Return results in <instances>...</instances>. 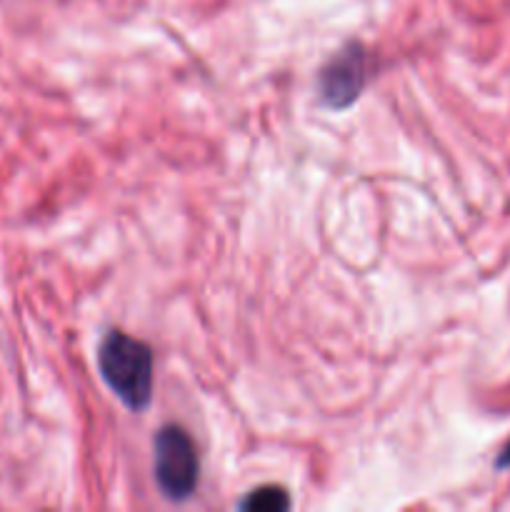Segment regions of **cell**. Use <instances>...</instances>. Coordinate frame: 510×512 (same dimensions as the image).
<instances>
[{
	"mask_svg": "<svg viewBox=\"0 0 510 512\" xmlns=\"http://www.w3.org/2000/svg\"><path fill=\"white\" fill-rule=\"evenodd\" d=\"M98 368L125 408L135 413L148 408L153 398V350L148 345L113 330L100 343Z\"/></svg>",
	"mask_w": 510,
	"mask_h": 512,
	"instance_id": "cell-1",
	"label": "cell"
},
{
	"mask_svg": "<svg viewBox=\"0 0 510 512\" xmlns=\"http://www.w3.org/2000/svg\"><path fill=\"white\" fill-rule=\"evenodd\" d=\"M155 480L170 500H188L198 488V453L193 440L178 425H163L153 440Z\"/></svg>",
	"mask_w": 510,
	"mask_h": 512,
	"instance_id": "cell-2",
	"label": "cell"
},
{
	"mask_svg": "<svg viewBox=\"0 0 510 512\" xmlns=\"http://www.w3.org/2000/svg\"><path fill=\"white\" fill-rule=\"evenodd\" d=\"M365 80H368V58H365L363 45L350 43L348 48L338 50L320 70V100L330 108H348L358 100Z\"/></svg>",
	"mask_w": 510,
	"mask_h": 512,
	"instance_id": "cell-3",
	"label": "cell"
},
{
	"mask_svg": "<svg viewBox=\"0 0 510 512\" xmlns=\"http://www.w3.org/2000/svg\"><path fill=\"white\" fill-rule=\"evenodd\" d=\"M290 500L283 488H258L240 503V510H288Z\"/></svg>",
	"mask_w": 510,
	"mask_h": 512,
	"instance_id": "cell-4",
	"label": "cell"
},
{
	"mask_svg": "<svg viewBox=\"0 0 510 512\" xmlns=\"http://www.w3.org/2000/svg\"><path fill=\"white\" fill-rule=\"evenodd\" d=\"M498 465H510V445L503 450V458H500Z\"/></svg>",
	"mask_w": 510,
	"mask_h": 512,
	"instance_id": "cell-5",
	"label": "cell"
}]
</instances>
